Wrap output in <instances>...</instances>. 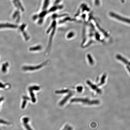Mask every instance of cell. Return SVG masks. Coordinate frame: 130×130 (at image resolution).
Listing matches in <instances>:
<instances>
[{
  "instance_id": "cell-3",
  "label": "cell",
  "mask_w": 130,
  "mask_h": 130,
  "mask_svg": "<svg viewBox=\"0 0 130 130\" xmlns=\"http://www.w3.org/2000/svg\"><path fill=\"white\" fill-rule=\"evenodd\" d=\"M17 27L16 25L9 23L0 24V29L4 28H16Z\"/></svg>"
},
{
  "instance_id": "cell-11",
  "label": "cell",
  "mask_w": 130,
  "mask_h": 130,
  "mask_svg": "<svg viewBox=\"0 0 130 130\" xmlns=\"http://www.w3.org/2000/svg\"><path fill=\"white\" fill-rule=\"evenodd\" d=\"M72 128L71 126H69L68 125H67L64 127V129L63 130H72Z\"/></svg>"
},
{
  "instance_id": "cell-6",
  "label": "cell",
  "mask_w": 130,
  "mask_h": 130,
  "mask_svg": "<svg viewBox=\"0 0 130 130\" xmlns=\"http://www.w3.org/2000/svg\"><path fill=\"white\" fill-rule=\"evenodd\" d=\"M73 95V93H70L68 95L65 97L61 101L60 103H59V105L61 106L65 104V103L67 102L68 100Z\"/></svg>"
},
{
  "instance_id": "cell-2",
  "label": "cell",
  "mask_w": 130,
  "mask_h": 130,
  "mask_svg": "<svg viewBox=\"0 0 130 130\" xmlns=\"http://www.w3.org/2000/svg\"><path fill=\"white\" fill-rule=\"evenodd\" d=\"M71 102H80L84 104L92 105H98L99 104L100 102L98 100H91L87 98H74L71 100Z\"/></svg>"
},
{
  "instance_id": "cell-4",
  "label": "cell",
  "mask_w": 130,
  "mask_h": 130,
  "mask_svg": "<svg viewBox=\"0 0 130 130\" xmlns=\"http://www.w3.org/2000/svg\"><path fill=\"white\" fill-rule=\"evenodd\" d=\"M87 83L92 89L96 91V92L98 93L101 94L102 93V90L99 89L96 85L93 84L90 81H87Z\"/></svg>"
},
{
  "instance_id": "cell-12",
  "label": "cell",
  "mask_w": 130,
  "mask_h": 130,
  "mask_svg": "<svg viewBox=\"0 0 130 130\" xmlns=\"http://www.w3.org/2000/svg\"><path fill=\"white\" fill-rule=\"evenodd\" d=\"M83 87L81 86H80L77 87V91L79 92H80L83 90Z\"/></svg>"
},
{
  "instance_id": "cell-10",
  "label": "cell",
  "mask_w": 130,
  "mask_h": 130,
  "mask_svg": "<svg viewBox=\"0 0 130 130\" xmlns=\"http://www.w3.org/2000/svg\"><path fill=\"white\" fill-rule=\"evenodd\" d=\"M69 90L68 89H63V90L58 91H56V93L57 94H64V93H66L68 92Z\"/></svg>"
},
{
  "instance_id": "cell-1",
  "label": "cell",
  "mask_w": 130,
  "mask_h": 130,
  "mask_svg": "<svg viewBox=\"0 0 130 130\" xmlns=\"http://www.w3.org/2000/svg\"><path fill=\"white\" fill-rule=\"evenodd\" d=\"M50 63L49 61L47 60L43 62L41 64L36 65L33 66H25L23 67V70L25 71H33L40 69L43 68L47 66Z\"/></svg>"
},
{
  "instance_id": "cell-8",
  "label": "cell",
  "mask_w": 130,
  "mask_h": 130,
  "mask_svg": "<svg viewBox=\"0 0 130 130\" xmlns=\"http://www.w3.org/2000/svg\"><path fill=\"white\" fill-rule=\"evenodd\" d=\"M9 67V64L7 63H3L2 64L1 67V70L3 73H5L6 72L7 70H8V68Z\"/></svg>"
},
{
  "instance_id": "cell-9",
  "label": "cell",
  "mask_w": 130,
  "mask_h": 130,
  "mask_svg": "<svg viewBox=\"0 0 130 130\" xmlns=\"http://www.w3.org/2000/svg\"><path fill=\"white\" fill-rule=\"evenodd\" d=\"M24 123H25V126L27 130H33L31 129L30 126L27 124V121H28V119L27 118H24L23 119Z\"/></svg>"
},
{
  "instance_id": "cell-7",
  "label": "cell",
  "mask_w": 130,
  "mask_h": 130,
  "mask_svg": "<svg viewBox=\"0 0 130 130\" xmlns=\"http://www.w3.org/2000/svg\"><path fill=\"white\" fill-rule=\"evenodd\" d=\"M75 35V32L74 31H70L68 32L66 35L67 39L71 40L74 37Z\"/></svg>"
},
{
  "instance_id": "cell-5",
  "label": "cell",
  "mask_w": 130,
  "mask_h": 130,
  "mask_svg": "<svg viewBox=\"0 0 130 130\" xmlns=\"http://www.w3.org/2000/svg\"><path fill=\"white\" fill-rule=\"evenodd\" d=\"M42 49V46L41 45H37L36 46H32V47L30 48L29 50L31 52H37V51L41 50Z\"/></svg>"
}]
</instances>
